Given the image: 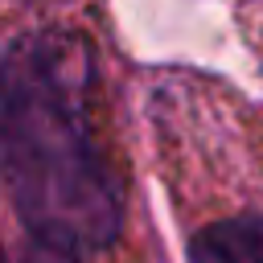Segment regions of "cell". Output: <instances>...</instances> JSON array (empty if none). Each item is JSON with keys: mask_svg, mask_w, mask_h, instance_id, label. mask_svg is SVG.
Wrapping results in <instances>:
<instances>
[{"mask_svg": "<svg viewBox=\"0 0 263 263\" xmlns=\"http://www.w3.org/2000/svg\"><path fill=\"white\" fill-rule=\"evenodd\" d=\"M4 177L33 238L107 247L119 230V189L107 173L70 66L45 41L21 37L4 58Z\"/></svg>", "mask_w": 263, "mask_h": 263, "instance_id": "1", "label": "cell"}, {"mask_svg": "<svg viewBox=\"0 0 263 263\" xmlns=\"http://www.w3.org/2000/svg\"><path fill=\"white\" fill-rule=\"evenodd\" d=\"M189 259L193 263H263V218L247 214V218L205 226L193 238Z\"/></svg>", "mask_w": 263, "mask_h": 263, "instance_id": "2", "label": "cell"}, {"mask_svg": "<svg viewBox=\"0 0 263 263\" xmlns=\"http://www.w3.org/2000/svg\"><path fill=\"white\" fill-rule=\"evenodd\" d=\"M25 263H78V259H74V247H62V242L33 238V242H29V255H25Z\"/></svg>", "mask_w": 263, "mask_h": 263, "instance_id": "3", "label": "cell"}]
</instances>
